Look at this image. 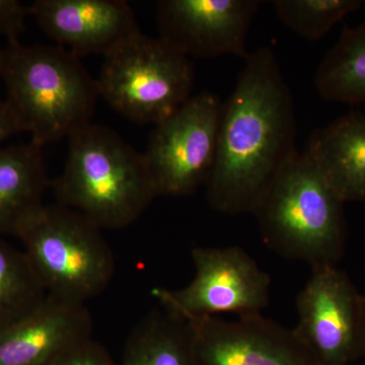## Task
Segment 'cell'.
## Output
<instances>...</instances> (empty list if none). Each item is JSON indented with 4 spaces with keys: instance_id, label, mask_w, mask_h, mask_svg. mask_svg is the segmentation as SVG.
I'll use <instances>...</instances> for the list:
<instances>
[{
    "instance_id": "cell-1",
    "label": "cell",
    "mask_w": 365,
    "mask_h": 365,
    "mask_svg": "<svg viewBox=\"0 0 365 365\" xmlns=\"http://www.w3.org/2000/svg\"><path fill=\"white\" fill-rule=\"evenodd\" d=\"M244 61L222 105L215 165L205 185L210 207L228 215L253 213L297 151L294 97L275 53L258 48Z\"/></svg>"
},
{
    "instance_id": "cell-2",
    "label": "cell",
    "mask_w": 365,
    "mask_h": 365,
    "mask_svg": "<svg viewBox=\"0 0 365 365\" xmlns=\"http://www.w3.org/2000/svg\"><path fill=\"white\" fill-rule=\"evenodd\" d=\"M0 76L21 132L38 145L69 138L91 124L100 97L97 79L63 47L7 43Z\"/></svg>"
},
{
    "instance_id": "cell-3",
    "label": "cell",
    "mask_w": 365,
    "mask_h": 365,
    "mask_svg": "<svg viewBox=\"0 0 365 365\" xmlns=\"http://www.w3.org/2000/svg\"><path fill=\"white\" fill-rule=\"evenodd\" d=\"M68 143L64 169L50 182L60 205L78 211L101 230H121L158 197L143 153L111 129L91 123Z\"/></svg>"
},
{
    "instance_id": "cell-4",
    "label": "cell",
    "mask_w": 365,
    "mask_h": 365,
    "mask_svg": "<svg viewBox=\"0 0 365 365\" xmlns=\"http://www.w3.org/2000/svg\"><path fill=\"white\" fill-rule=\"evenodd\" d=\"M344 201L306 153H294L253 215L267 247L313 269L335 267L344 256Z\"/></svg>"
},
{
    "instance_id": "cell-5",
    "label": "cell",
    "mask_w": 365,
    "mask_h": 365,
    "mask_svg": "<svg viewBox=\"0 0 365 365\" xmlns=\"http://www.w3.org/2000/svg\"><path fill=\"white\" fill-rule=\"evenodd\" d=\"M49 297L86 304L115 273L114 254L101 228L60 204L43 203L16 235Z\"/></svg>"
},
{
    "instance_id": "cell-6",
    "label": "cell",
    "mask_w": 365,
    "mask_h": 365,
    "mask_svg": "<svg viewBox=\"0 0 365 365\" xmlns=\"http://www.w3.org/2000/svg\"><path fill=\"white\" fill-rule=\"evenodd\" d=\"M97 83L100 97L120 115L157 125L191 98L194 71L188 57L139 32L104 55Z\"/></svg>"
},
{
    "instance_id": "cell-7",
    "label": "cell",
    "mask_w": 365,
    "mask_h": 365,
    "mask_svg": "<svg viewBox=\"0 0 365 365\" xmlns=\"http://www.w3.org/2000/svg\"><path fill=\"white\" fill-rule=\"evenodd\" d=\"M195 276L180 289L153 288L165 311L181 319L234 314H260L270 302L271 278L240 247L192 250Z\"/></svg>"
},
{
    "instance_id": "cell-8",
    "label": "cell",
    "mask_w": 365,
    "mask_h": 365,
    "mask_svg": "<svg viewBox=\"0 0 365 365\" xmlns=\"http://www.w3.org/2000/svg\"><path fill=\"white\" fill-rule=\"evenodd\" d=\"M223 103L204 91L155 125L143 153L158 196H187L206 185L217 148Z\"/></svg>"
},
{
    "instance_id": "cell-9",
    "label": "cell",
    "mask_w": 365,
    "mask_h": 365,
    "mask_svg": "<svg viewBox=\"0 0 365 365\" xmlns=\"http://www.w3.org/2000/svg\"><path fill=\"white\" fill-rule=\"evenodd\" d=\"M292 330L319 365H349L360 357L362 295L335 267L313 269L297 299Z\"/></svg>"
},
{
    "instance_id": "cell-10",
    "label": "cell",
    "mask_w": 365,
    "mask_h": 365,
    "mask_svg": "<svg viewBox=\"0 0 365 365\" xmlns=\"http://www.w3.org/2000/svg\"><path fill=\"white\" fill-rule=\"evenodd\" d=\"M259 0H162L157 20L160 40L185 56L230 55L246 59L250 26Z\"/></svg>"
},
{
    "instance_id": "cell-11",
    "label": "cell",
    "mask_w": 365,
    "mask_h": 365,
    "mask_svg": "<svg viewBox=\"0 0 365 365\" xmlns=\"http://www.w3.org/2000/svg\"><path fill=\"white\" fill-rule=\"evenodd\" d=\"M184 321L198 365H319L292 329L262 314L234 321L217 317Z\"/></svg>"
},
{
    "instance_id": "cell-12",
    "label": "cell",
    "mask_w": 365,
    "mask_h": 365,
    "mask_svg": "<svg viewBox=\"0 0 365 365\" xmlns=\"http://www.w3.org/2000/svg\"><path fill=\"white\" fill-rule=\"evenodd\" d=\"M29 11L50 39L79 58L104 56L140 32L133 9L122 0H37Z\"/></svg>"
},
{
    "instance_id": "cell-13",
    "label": "cell",
    "mask_w": 365,
    "mask_h": 365,
    "mask_svg": "<svg viewBox=\"0 0 365 365\" xmlns=\"http://www.w3.org/2000/svg\"><path fill=\"white\" fill-rule=\"evenodd\" d=\"M91 330L86 304L48 295L32 314L0 332V365H50L90 340Z\"/></svg>"
},
{
    "instance_id": "cell-14",
    "label": "cell",
    "mask_w": 365,
    "mask_h": 365,
    "mask_svg": "<svg viewBox=\"0 0 365 365\" xmlns=\"http://www.w3.org/2000/svg\"><path fill=\"white\" fill-rule=\"evenodd\" d=\"M304 153L344 202H365V114L352 111L316 129Z\"/></svg>"
},
{
    "instance_id": "cell-15",
    "label": "cell",
    "mask_w": 365,
    "mask_h": 365,
    "mask_svg": "<svg viewBox=\"0 0 365 365\" xmlns=\"http://www.w3.org/2000/svg\"><path fill=\"white\" fill-rule=\"evenodd\" d=\"M42 146L29 143L0 148V235L16 237L42 205L50 180Z\"/></svg>"
},
{
    "instance_id": "cell-16",
    "label": "cell",
    "mask_w": 365,
    "mask_h": 365,
    "mask_svg": "<svg viewBox=\"0 0 365 365\" xmlns=\"http://www.w3.org/2000/svg\"><path fill=\"white\" fill-rule=\"evenodd\" d=\"M314 86L327 102L365 106V21L344 26L319 63Z\"/></svg>"
},
{
    "instance_id": "cell-17",
    "label": "cell",
    "mask_w": 365,
    "mask_h": 365,
    "mask_svg": "<svg viewBox=\"0 0 365 365\" xmlns=\"http://www.w3.org/2000/svg\"><path fill=\"white\" fill-rule=\"evenodd\" d=\"M125 365H198L186 322L163 307L144 317L129 338Z\"/></svg>"
},
{
    "instance_id": "cell-18",
    "label": "cell",
    "mask_w": 365,
    "mask_h": 365,
    "mask_svg": "<svg viewBox=\"0 0 365 365\" xmlns=\"http://www.w3.org/2000/svg\"><path fill=\"white\" fill-rule=\"evenodd\" d=\"M47 297L24 251L0 239V332L32 314Z\"/></svg>"
},
{
    "instance_id": "cell-19",
    "label": "cell",
    "mask_w": 365,
    "mask_h": 365,
    "mask_svg": "<svg viewBox=\"0 0 365 365\" xmlns=\"http://www.w3.org/2000/svg\"><path fill=\"white\" fill-rule=\"evenodd\" d=\"M275 13L283 25L309 41L325 37L333 26L364 6L362 0H275Z\"/></svg>"
},
{
    "instance_id": "cell-20",
    "label": "cell",
    "mask_w": 365,
    "mask_h": 365,
    "mask_svg": "<svg viewBox=\"0 0 365 365\" xmlns=\"http://www.w3.org/2000/svg\"><path fill=\"white\" fill-rule=\"evenodd\" d=\"M29 6L18 0H0V37L7 43L18 42L19 36L25 31Z\"/></svg>"
},
{
    "instance_id": "cell-21",
    "label": "cell",
    "mask_w": 365,
    "mask_h": 365,
    "mask_svg": "<svg viewBox=\"0 0 365 365\" xmlns=\"http://www.w3.org/2000/svg\"><path fill=\"white\" fill-rule=\"evenodd\" d=\"M50 365H111L91 340L85 341L62 354Z\"/></svg>"
},
{
    "instance_id": "cell-22",
    "label": "cell",
    "mask_w": 365,
    "mask_h": 365,
    "mask_svg": "<svg viewBox=\"0 0 365 365\" xmlns=\"http://www.w3.org/2000/svg\"><path fill=\"white\" fill-rule=\"evenodd\" d=\"M21 132L18 121L11 108L7 105L6 101L0 100V148L4 141Z\"/></svg>"
},
{
    "instance_id": "cell-23",
    "label": "cell",
    "mask_w": 365,
    "mask_h": 365,
    "mask_svg": "<svg viewBox=\"0 0 365 365\" xmlns=\"http://www.w3.org/2000/svg\"><path fill=\"white\" fill-rule=\"evenodd\" d=\"M360 357L365 359V294L362 295L361 341H360Z\"/></svg>"
},
{
    "instance_id": "cell-24",
    "label": "cell",
    "mask_w": 365,
    "mask_h": 365,
    "mask_svg": "<svg viewBox=\"0 0 365 365\" xmlns=\"http://www.w3.org/2000/svg\"><path fill=\"white\" fill-rule=\"evenodd\" d=\"M2 48L0 47V60H1Z\"/></svg>"
}]
</instances>
